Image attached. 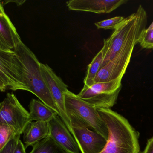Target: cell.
I'll return each mask as SVG.
<instances>
[{
    "label": "cell",
    "instance_id": "cell-18",
    "mask_svg": "<svg viewBox=\"0 0 153 153\" xmlns=\"http://www.w3.org/2000/svg\"><path fill=\"white\" fill-rule=\"evenodd\" d=\"M139 43L144 49H153V22L142 32Z\"/></svg>",
    "mask_w": 153,
    "mask_h": 153
},
{
    "label": "cell",
    "instance_id": "cell-4",
    "mask_svg": "<svg viewBox=\"0 0 153 153\" xmlns=\"http://www.w3.org/2000/svg\"><path fill=\"white\" fill-rule=\"evenodd\" d=\"M147 22L146 12L141 5L135 13L124 19L106 39L107 51L101 68L114 59L134 35L146 29Z\"/></svg>",
    "mask_w": 153,
    "mask_h": 153
},
{
    "label": "cell",
    "instance_id": "cell-2",
    "mask_svg": "<svg viewBox=\"0 0 153 153\" xmlns=\"http://www.w3.org/2000/svg\"><path fill=\"white\" fill-rule=\"evenodd\" d=\"M97 111L109 131L106 145L100 153H140L138 133L128 121L111 109Z\"/></svg>",
    "mask_w": 153,
    "mask_h": 153
},
{
    "label": "cell",
    "instance_id": "cell-10",
    "mask_svg": "<svg viewBox=\"0 0 153 153\" xmlns=\"http://www.w3.org/2000/svg\"><path fill=\"white\" fill-rule=\"evenodd\" d=\"M127 2L126 0H70L67 4L70 10L102 14L111 13Z\"/></svg>",
    "mask_w": 153,
    "mask_h": 153
},
{
    "label": "cell",
    "instance_id": "cell-6",
    "mask_svg": "<svg viewBox=\"0 0 153 153\" xmlns=\"http://www.w3.org/2000/svg\"><path fill=\"white\" fill-rule=\"evenodd\" d=\"M33 121L30 112L21 104L13 93H8L0 104V123L13 129L17 135L23 134Z\"/></svg>",
    "mask_w": 153,
    "mask_h": 153
},
{
    "label": "cell",
    "instance_id": "cell-9",
    "mask_svg": "<svg viewBox=\"0 0 153 153\" xmlns=\"http://www.w3.org/2000/svg\"><path fill=\"white\" fill-rule=\"evenodd\" d=\"M50 136L68 153H80L76 140L59 115L49 122Z\"/></svg>",
    "mask_w": 153,
    "mask_h": 153
},
{
    "label": "cell",
    "instance_id": "cell-8",
    "mask_svg": "<svg viewBox=\"0 0 153 153\" xmlns=\"http://www.w3.org/2000/svg\"><path fill=\"white\" fill-rule=\"evenodd\" d=\"M81 153H100L105 146L107 140L96 131L86 128L73 127Z\"/></svg>",
    "mask_w": 153,
    "mask_h": 153
},
{
    "label": "cell",
    "instance_id": "cell-12",
    "mask_svg": "<svg viewBox=\"0 0 153 153\" xmlns=\"http://www.w3.org/2000/svg\"><path fill=\"white\" fill-rule=\"evenodd\" d=\"M23 141L25 148L33 146L50 135L49 122H31L23 133Z\"/></svg>",
    "mask_w": 153,
    "mask_h": 153
},
{
    "label": "cell",
    "instance_id": "cell-14",
    "mask_svg": "<svg viewBox=\"0 0 153 153\" xmlns=\"http://www.w3.org/2000/svg\"><path fill=\"white\" fill-rule=\"evenodd\" d=\"M107 43L106 39L101 51L96 54L88 67L85 77L84 79V87H88L94 84V79L103 62L106 51Z\"/></svg>",
    "mask_w": 153,
    "mask_h": 153
},
{
    "label": "cell",
    "instance_id": "cell-16",
    "mask_svg": "<svg viewBox=\"0 0 153 153\" xmlns=\"http://www.w3.org/2000/svg\"><path fill=\"white\" fill-rule=\"evenodd\" d=\"M20 135L15 136L0 150V153H26V149L20 140Z\"/></svg>",
    "mask_w": 153,
    "mask_h": 153
},
{
    "label": "cell",
    "instance_id": "cell-15",
    "mask_svg": "<svg viewBox=\"0 0 153 153\" xmlns=\"http://www.w3.org/2000/svg\"><path fill=\"white\" fill-rule=\"evenodd\" d=\"M29 153H68L49 135L33 146Z\"/></svg>",
    "mask_w": 153,
    "mask_h": 153
},
{
    "label": "cell",
    "instance_id": "cell-17",
    "mask_svg": "<svg viewBox=\"0 0 153 153\" xmlns=\"http://www.w3.org/2000/svg\"><path fill=\"white\" fill-rule=\"evenodd\" d=\"M16 135H18L9 126L0 123V150Z\"/></svg>",
    "mask_w": 153,
    "mask_h": 153
},
{
    "label": "cell",
    "instance_id": "cell-5",
    "mask_svg": "<svg viewBox=\"0 0 153 153\" xmlns=\"http://www.w3.org/2000/svg\"><path fill=\"white\" fill-rule=\"evenodd\" d=\"M122 79L84 86L77 95L97 109H110L116 104L121 89Z\"/></svg>",
    "mask_w": 153,
    "mask_h": 153
},
{
    "label": "cell",
    "instance_id": "cell-11",
    "mask_svg": "<svg viewBox=\"0 0 153 153\" xmlns=\"http://www.w3.org/2000/svg\"><path fill=\"white\" fill-rule=\"evenodd\" d=\"M21 41L16 27L0 5V50H14Z\"/></svg>",
    "mask_w": 153,
    "mask_h": 153
},
{
    "label": "cell",
    "instance_id": "cell-19",
    "mask_svg": "<svg viewBox=\"0 0 153 153\" xmlns=\"http://www.w3.org/2000/svg\"><path fill=\"white\" fill-rule=\"evenodd\" d=\"M125 18L122 16H116L109 19H105L95 23L98 29H114L124 20Z\"/></svg>",
    "mask_w": 153,
    "mask_h": 153
},
{
    "label": "cell",
    "instance_id": "cell-21",
    "mask_svg": "<svg viewBox=\"0 0 153 153\" xmlns=\"http://www.w3.org/2000/svg\"><path fill=\"white\" fill-rule=\"evenodd\" d=\"M25 1H1V2H0V5L4 7V5H6V4H7V3H8V2H15L17 6H20V5H22V4L25 3Z\"/></svg>",
    "mask_w": 153,
    "mask_h": 153
},
{
    "label": "cell",
    "instance_id": "cell-1",
    "mask_svg": "<svg viewBox=\"0 0 153 153\" xmlns=\"http://www.w3.org/2000/svg\"><path fill=\"white\" fill-rule=\"evenodd\" d=\"M41 62L21 41L13 50H0V90L31 92L60 115L59 111L45 84Z\"/></svg>",
    "mask_w": 153,
    "mask_h": 153
},
{
    "label": "cell",
    "instance_id": "cell-20",
    "mask_svg": "<svg viewBox=\"0 0 153 153\" xmlns=\"http://www.w3.org/2000/svg\"><path fill=\"white\" fill-rule=\"evenodd\" d=\"M143 153H153V137L149 140Z\"/></svg>",
    "mask_w": 153,
    "mask_h": 153
},
{
    "label": "cell",
    "instance_id": "cell-3",
    "mask_svg": "<svg viewBox=\"0 0 153 153\" xmlns=\"http://www.w3.org/2000/svg\"><path fill=\"white\" fill-rule=\"evenodd\" d=\"M64 99L67 114L73 127L88 128L108 139L109 131L107 125L96 108L69 90L65 93Z\"/></svg>",
    "mask_w": 153,
    "mask_h": 153
},
{
    "label": "cell",
    "instance_id": "cell-13",
    "mask_svg": "<svg viewBox=\"0 0 153 153\" xmlns=\"http://www.w3.org/2000/svg\"><path fill=\"white\" fill-rule=\"evenodd\" d=\"M29 109L32 121L49 122L59 115L54 110L37 99H32L29 103Z\"/></svg>",
    "mask_w": 153,
    "mask_h": 153
},
{
    "label": "cell",
    "instance_id": "cell-7",
    "mask_svg": "<svg viewBox=\"0 0 153 153\" xmlns=\"http://www.w3.org/2000/svg\"><path fill=\"white\" fill-rule=\"evenodd\" d=\"M41 69L44 80L59 111V116L76 140L73 126L65 107L64 94L69 90L68 86L47 64L41 63Z\"/></svg>",
    "mask_w": 153,
    "mask_h": 153
}]
</instances>
